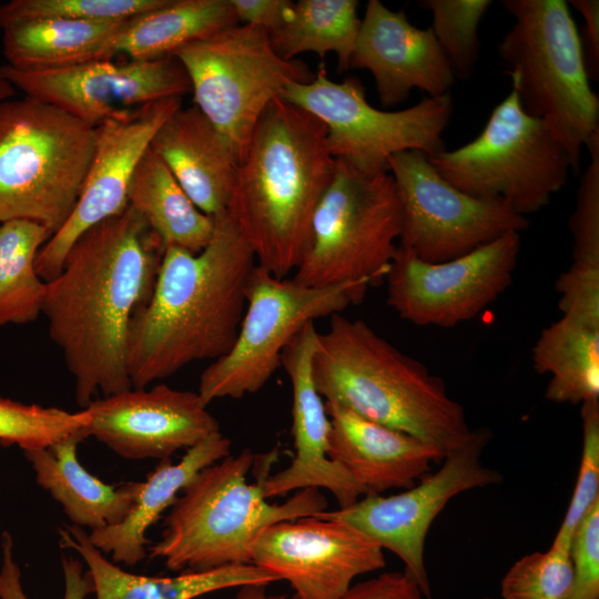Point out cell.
<instances>
[{"label": "cell", "mask_w": 599, "mask_h": 599, "mask_svg": "<svg viewBox=\"0 0 599 599\" xmlns=\"http://www.w3.org/2000/svg\"><path fill=\"white\" fill-rule=\"evenodd\" d=\"M165 248L132 206L82 233L47 282L42 314L74 379L77 403L132 388L128 339L151 298Z\"/></svg>", "instance_id": "cell-1"}, {"label": "cell", "mask_w": 599, "mask_h": 599, "mask_svg": "<svg viewBox=\"0 0 599 599\" xmlns=\"http://www.w3.org/2000/svg\"><path fill=\"white\" fill-rule=\"evenodd\" d=\"M213 219L212 237L201 252L165 250L153 294L131 321L126 363L132 388H145L197 361L213 362L235 342L256 261L226 211Z\"/></svg>", "instance_id": "cell-2"}, {"label": "cell", "mask_w": 599, "mask_h": 599, "mask_svg": "<svg viewBox=\"0 0 599 599\" xmlns=\"http://www.w3.org/2000/svg\"><path fill=\"white\" fill-rule=\"evenodd\" d=\"M336 160L325 124L283 98L254 128L226 209L256 264L278 278L295 272Z\"/></svg>", "instance_id": "cell-3"}, {"label": "cell", "mask_w": 599, "mask_h": 599, "mask_svg": "<svg viewBox=\"0 0 599 599\" xmlns=\"http://www.w3.org/2000/svg\"><path fill=\"white\" fill-rule=\"evenodd\" d=\"M313 376L325 402L412 435L443 457L475 434L444 380L362 319L331 316L318 333Z\"/></svg>", "instance_id": "cell-4"}, {"label": "cell", "mask_w": 599, "mask_h": 599, "mask_svg": "<svg viewBox=\"0 0 599 599\" xmlns=\"http://www.w3.org/2000/svg\"><path fill=\"white\" fill-rule=\"evenodd\" d=\"M254 458L243 449L202 469L170 508L150 557L179 572L252 564V546L265 528L326 510L327 501L315 488L302 489L283 504L268 502L263 480L247 481Z\"/></svg>", "instance_id": "cell-5"}, {"label": "cell", "mask_w": 599, "mask_h": 599, "mask_svg": "<svg viewBox=\"0 0 599 599\" xmlns=\"http://www.w3.org/2000/svg\"><path fill=\"white\" fill-rule=\"evenodd\" d=\"M514 24L498 43L512 91L566 149L572 172L599 139V98L590 87L580 33L564 0H502Z\"/></svg>", "instance_id": "cell-6"}, {"label": "cell", "mask_w": 599, "mask_h": 599, "mask_svg": "<svg viewBox=\"0 0 599 599\" xmlns=\"http://www.w3.org/2000/svg\"><path fill=\"white\" fill-rule=\"evenodd\" d=\"M95 145V126L41 100L0 103V223L28 220L53 235L72 213Z\"/></svg>", "instance_id": "cell-7"}, {"label": "cell", "mask_w": 599, "mask_h": 599, "mask_svg": "<svg viewBox=\"0 0 599 599\" xmlns=\"http://www.w3.org/2000/svg\"><path fill=\"white\" fill-rule=\"evenodd\" d=\"M403 211L392 174L336 160L293 280L306 286L384 281L398 250Z\"/></svg>", "instance_id": "cell-8"}, {"label": "cell", "mask_w": 599, "mask_h": 599, "mask_svg": "<svg viewBox=\"0 0 599 599\" xmlns=\"http://www.w3.org/2000/svg\"><path fill=\"white\" fill-rule=\"evenodd\" d=\"M428 159L458 190L501 202L525 217L548 205L572 171L561 142L542 120L525 112L512 90L474 140Z\"/></svg>", "instance_id": "cell-9"}, {"label": "cell", "mask_w": 599, "mask_h": 599, "mask_svg": "<svg viewBox=\"0 0 599 599\" xmlns=\"http://www.w3.org/2000/svg\"><path fill=\"white\" fill-rule=\"evenodd\" d=\"M173 55L185 69L194 105L232 144L241 162L268 104L292 83H308L307 64L285 60L264 29L235 24L195 40Z\"/></svg>", "instance_id": "cell-10"}, {"label": "cell", "mask_w": 599, "mask_h": 599, "mask_svg": "<svg viewBox=\"0 0 599 599\" xmlns=\"http://www.w3.org/2000/svg\"><path fill=\"white\" fill-rule=\"evenodd\" d=\"M369 286L366 282L306 286L293 278H278L256 264L233 346L201 374L197 394L203 403L238 399L260 390L281 366L285 347L306 324L362 302Z\"/></svg>", "instance_id": "cell-11"}, {"label": "cell", "mask_w": 599, "mask_h": 599, "mask_svg": "<svg viewBox=\"0 0 599 599\" xmlns=\"http://www.w3.org/2000/svg\"><path fill=\"white\" fill-rule=\"evenodd\" d=\"M282 98L325 124L335 160L367 174L388 171V159L399 152L430 156L446 150L443 134L454 110L450 93L425 97L400 111L376 109L357 78L334 82L323 63L311 82L290 84Z\"/></svg>", "instance_id": "cell-12"}, {"label": "cell", "mask_w": 599, "mask_h": 599, "mask_svg": "<svg viewBox=\"0 0 599 599\" xmlns=\"http://www.w3.org/2000/svg\"><path fill=\"white\" fill-rule=\"evenodd\" d=\"M388 172L403 211L398 246L422 261L446 262L529 225L501 202L469 195L448 183L424 152L392 155Z\"/></svg>", "instance_id": "cell-13"}, {"label": "cell", "mask_w": 599, "mask_h": 599, "mask_svg": "<svg viewBox=\"0 0 599 599\" xmlns=\"http://www.w3.org/2000/svg\"><path fill=\"white\" fill-rule=\"evenodd\" d=\"M490 438L477 428L471 439L443 458L441 467L423 476L413 487L392 495H367L353 505L313 516L338 520L356 528L383 549L394 552L405 572L430 598L425 565L428 530L447 502L460 493L498 484L502 476L486 466L481 456Z\"/></svg>", "instance_id": "cell-14"}, {"label": "cell", "mask_w": 599, "mask_h": 599, "mask_svg": "<svg viewBox=\"0 0 599 599\" xmlns=\"http://www.w3.org/2000/svg\"><path fill=\"white\" fill-rule=\"evenodd\" d=\"M519 252L518 232L440 263L422 261L398 246L385 277L387 303L415 325L454 327L475 318L506 291Z\"/></svg>", "instance_id": "cell-15"}, {"label": "cell", "mask_w": 599, "mask_h": 599, "mask_svg": "<svg viewBox=\"0 0 599 599\" xmlns=\"http://www.w3.org/2000/svg\"><path fill=\"white\" fill-rule=\"evenodd\" d=\"M2 72L26 97L51 103L92 126L191 93L187 73L174 55L121 63L93 60L33 71L4 64Z\"/></svg>", "instance_id": "cell-16"}, {"label": "cell", "mask_w": 599, "mask_h": 599, "mask_svg": "<svg viewBox=\"0 0 599 599\" xmlns=\"http://www.w3.org/2000/svg\"><path fill=\"white\" fill-rule=\"evenodd\" d=\"M251 562L290 583L296 599H338L385 567L383 548L348 524L316 516L278 521L252 546Z\"/></svg>", "instance_id": "cell-17"}, {"label": "cell", "mask_w": 599, "mask_h": 599, "mask_svg": "<svg viewBox=\"0 0 599 599\" xmlns=\"http://www.w3.org/2000/svg\"><path fill=\"white\" fill-rule=\"evenodd\" d=\"M181 106L182 98H169L95 126L94 152L78 202L35 260L37 273L44 282L61 272L68 251L82 233L126 207L139 162L159 128Z\"/></svg>", "instance_id": "cell-18"}, {"label": "cell", "mask_w": 599, "mask_h": 599, "mask_svg": "<svg viewBox=\"0 0 599 599\" xmlns=\"http://www.w3.org/2000/svg\"><path fill=\"white\" fill-rule=\"evenodd\" d=\"M206 407L197 392L131 388L93 399L84 432L123 458L162 460L220 432Z\"/></svg>", "instance_id": "cell-19"}, {"label": "cell", "mask_w": 599, "mask_h": 599, "mask_svg": "<svg viewBox=\"0 0 599 599\" xmlns=\"http://www.w3.org/2000/svg\"><path fill=\"white\" fill-rule=\"evenodd\" d=\"M317 342L318 331L314 322H309L282 353L281 366L288 375L293 392L295 456L285 469L266 476L262 488L266 499L297 489L324 488L335 497L338 508H345L366 493L341 464L328 457L331 420L313 376Z\"/></svg>", "instance_id": "cell-20"}, {"label": "cell", "mask_w": 599, "mask_h": 599, "mask_svg": "<svg viewBox=\"0 0 599 599\" xmlns=\"http://www.w3.org/2000/svg\"><path fill=\"white\" fill-rule=\"evenodd\" d=\"M349 68L366 69L380 103L392 106L418 89L428 97L449 94L455 77L430 28L413 26L405 12L369 0Z\"/></svg>", "instance_id": "cell-21"}, {"label": "cell", "mask_w": 599, "mask_h": 599, "mask_svg": "<svg viewBox=\"0 0 599 599\" xmlns=\"http://www.w3.org/2000/svg\"><path fill=\"white\" fill-rule=\"evenodd\" d=\"M331 420L328 457L367 495L413 487L443 456L420 439L325 402Z\"/></svg>", "instance_id": "cell-22"}, {"label": "cell", "mask_w": 599, "mask_h": 599, "mask_svg": "<svg viewBox=\"0 0 599 599\" xmlns=\"http://www.w3.org/2000/svg\"><path fill=\"white\" fill-rule=\"evenodd\" d=\"M150 149L203 213L214 217L226 211L238 158L195 105L172 113L154 134Z\"/></svg>", "instance_id": "cell-23"}, {"label": "cell", "mask_w": 599, "mask_h": 599, "mask_svg": "<svg viewBox=\"0 0 599 599\" xmlns=\"http://www.w3.org/2000/svg\"><path fill=\"white\" fill-rule=\"evenodd\" d=\"M59 535L61 547L75 550L85 562L95 599H195L222 589L278 581L253 564L183 571L172 577L134 575L108 560L81 527L65 526Z\"/></svg>", "instance_id": "cell-24"}, {"label": "cell", "mask_w": 599, "mask_h": 599, "mask_svg": "<svg viewBox=\"0 0 599 599\" xmlns=\"http://www.w3.org/2000/svg\"><path fill=\"white\" fill-rule=\"evenodd\" d=\"M231 440L216 432L186 449L179 463L162 459L144 481L139 483L131 510L118 525L91 530L89 539L114 562L134 566L146 556V532L183 489L205 467L230 455Z\"/></svg>", "instance_id": "cell-25"}, {"label": "cell", "mask_w": 599, "mask_h": 599, "mask_svg": "<svg viewBox=\"0 0 599 599\" xmlns=\"http://www.w3.org/2000/svg\"><path fill=\"white\" fill-rule=\"evenodd\" d=\"M85 438L83 429L49 447L22 451L37 483L62 506L72 524L97 530L124 520L140 481L114 486L90 474L78 458V445Z\"/></svg>", "instance_id": "cell-26"}, {"label": "cell", "mask_w": 599, "mask_h": 599, "mask_svg": "<svg viewBox=\"0 0 599 599\" xmlns=\"http://www.w3.org/2000/svg\"><path fill=\"white\" fill-rule=\"evenodd\" d=\"M235 24L238 22L230 0H167L160 8L124 20L93 60H111L119 54L128 60H155Z\"/></svg>", "instance_id": "cell-27"}, {"label": "cell", "mask_w": 599, "mask_h": 599, "mask_svg": "<svg viewBox=\"0 0 599 599\" xmlns=\"http://www.w3.org/2000/svg\"><path fill=\"white\" fill-rule=\"evenodd\" d=\"M128 205L141 214L165 250L177 247L196 254L212 237L214 219L192 202L150 148L132 175Z\"/></svg>", "instance_id": "cell-28"}, {"label": "cell", "mask_w": 599, "mask_h": 599, "mask_svg": "<svg viewBox=\"0 0 599 599\" xmlns=\"http://www.w3.org/2000/svg\"><path fill=\"white\" fill-rule=\"evenodd\" d=\"M531 359L537 373L550 375L548 400H599V327L562 315L541 331Z\"/></svg>", "instance_id": "cell-29"}, {"label": "cell", "mask_w": 599, "mask_h": 599, "mask_svg": "<svg viewBox=\"0 0 599 599\" xmlns=\"http://www.w3.org/2000/svg\"><path fill=\"white\" fill-rule=\"evenodd\" d=\"M123 22L65 19L18 22L2 29V51L8 65L24 71L88 62Z\"/></svg>", "instance_id": "cell-30"}, {"label": "cell", "mask_w": 599, "mask_h": 599, "mask_svg": "<svg viewBox=\"0 0 599 599\" xmlns=\"http://www.w3.org/2000/svg\"><path fill=\"white\" fill-rule=\"evenodd\" d=\"M356 0H298L292 4L282 23L268 32L275 52L294 60L304 52L336 53L338 70L349 68L361 27Z\"/></svg>", "instance_id": "cell-31"}, {"label": "cell", "mask_w": 599, "mask_h": 599, "mask_svg": "<svg viewBox=\"0 0 599 599\" xmlns=\"http://www.w3.org/2000/svg\"><path fill=\"white\" fill-rule=\"evenodd\" d=\"M51 236L37 222L0 223V327L31 323L42 313L47 282L37 273L35 260Z\"/></svg>", "instance_id": "cell-32"}, {"label": "cell", "mask_w": 599, "mask_h": 599, "mask_svg": "<svg viewBox=\"0 0 599 599\" xmlns=\"http://www.w3.org/2000/svg\"><path fill=\"white\" fill-rule=\"evenodd\" d=\"M490 0H424L419 6L432 12L430 30L455 78L466 80L479 60V23Z\"/></svg>", "instance_id": "cell-33"}, {"label": "cell", "mask_w": 599, "mask_h": 599, "mask_svg": "<svg viewBox=\"0 0 599 599\" xmlns=\"http://www.w3.org/2000/svg\"><path fill=\"white\" fill-rule=\"evenodd\" d=\"M87 409L70 413L57 407L23 404L0 397V443L22 450L49 447L87 428Z\"/></svg>", "instance_id": "cell-34"}, {"label": "cell", "mask_w": 599, "mask_h": 599, "mask_svg": "<svg viewBox=\"0 0 599 599\" xmlns=\"http://www.w3.org/2000/svg\"><path fill=\"white\" fill-rule=\"evenodd\" d=\"M167 0H11L0 4V30L37 19L120 21L151 11Z\"/></svg>", "instance_id": "cell-35"}, {"label": "cell", "mask_w": 599, "mask_h": 599, "mask_svg": "<svg viewBox=\"0 0 599 599\" xmlns=\"http://www.w3.org/2000/svg\"><path fill=\"white\" fill-rule=\"evenodd\" d=\"M572 582L570 548L552 542L521 557L501 580L504 599H566Z\"/></svg>", "instance_id": "cell-36"}, {"label": "cell", "mask_w": 599, "mask_h": 599, "mask_svg": "<svg viewBox=\"0 0 599 599\" xmlns=\"http://www.w3.org/2000/svg\"><path fill=\"white\" fill-rule=\"evenodd\" d=\"M582 453L576 486L552 542L571 547L577 526L599 499V400L581 404Z\"/></svg>", "instance_id": "cell-37"}, {"label": "cell", "mask_w": 599, "mask_h": 599, "mask_svg": "<svg viewBox=\"0 0 599 599\" xmlns=\"http://www.w3.org/2000/svg\"><path fill=\"white\" fill-rule=\"evenodd\" d=\"M587 150L590 163L581 175L568 224L573 238L572 264L599 267V139Z\"/></svg>", "instance_id": "cell-38"}, {"label": "cell", "mask_w": 599, "mask_h": 599, "mask_svg": "<svg viewBox=\"0 0 599 599\" xmlns=\"http://www.w3.org/2000/svg\"><path fill=\"white\" fill-rule=\"evenodd\" d=\"M570 555L572 582L566 599H599V499L577 526Z\"/></svg>", "instance_id": "cell-39"}, {"label": "cell", "mask_w": 599, "mask_h": 599, "mask_svg": "<svg viewBox=\"0 0 599 599\" xmlns=\"http://www.w3.org/2000/svg\"><path fill=\"white\" fill-rule=\"evenodd\" d=\"M564 316L599 327V267L571 264L556 281Z\"/></svg>", "instance_id": "cell-40"}, {"label": "cell", "mask_w": 599, "mask_h": 599, "mask_svg": "<svg viewBox=\"0 0 599 599\" xmlns=\"http://www.w3.org/2000/svg\"><path fill=\"white\" fill-rule=\"evenodd\" d=\"M1 549L0 599H28L21 582V571L13 558V540L7 531L2 534ZM61 564L64 581L62 599H87L93 593L91 578L79 559L63 557Z\"/></svg>", "instance_id": "cell-41"}, {"label": "cell", "mask_w": 599, "mask_h": 599, "mask_svg": "<svg viewBox=\"0 0 599 599\" xmlns=\"http://www.w3.org/2000/svg\"><path fill=\"white\" fill-rule=\"evenodd\" d=\"M338 599H424V593L405 571H393L352 585Z\"/></svg>", "instance_id": "cell-42"}, {"label": "cell", "mask_w": 599, "mask_h": 599, "mask_svg": "<svg viewBox=\"0 0 599 599\" xmlns=\"http://www.w3.org/2000/svg\"><path fill=\"white\" fill-rule=\"evenodd\" d=\"M236 20L266 30L276 29L284 20L292 1L290 0H230Z\"/></svg>", "instance_id": "cell-43"}, {"label": "cell", "mask_w": 599, "mask_h": 599, "mask_svg": "<svg viewBox=\"0 0 599 599\" xmlns=\"http://www.w3.org/2000/svg\"><path fill=\"white\" fill-rule=\"evenodd\" d=\"M582 17L585 26L580 35L588 77L592 81L599 79V1H568Z\"/></svg>", "instance_id": "cell-44"}, {"label": "cell", "mask_w": 599, "mask_h": 599, "mask_svg": "<svg viewBox=\"0 0 599 599\" xmlns=\"http://www.w3.org/2000/svg\"><path fill=\"white\" fill-rule=\"evenodd\" d=\"M235 599H296L294 595L271 593L267 585H246L238 588Z\"/></svg>", "instance_id": "cell-45"}, {"label": "cell", "mask_w": 599, "mask_h": 599, "mask_svg": "<svg viewBox=\"0 0 599 599\" xmlns=\"http://www.w3.org/2000/svg\"><path fill=\"white\" fill-rule=\"evenodd\" d=\"M16 93V88L4 77L2 65L0 64V103L11 99Z\"/></svg>", "instance_id": "cell-46"}, {"label": "cell", "mask_w": 599, "mask_h": 599, "mask_svg": "<svg viewBox=\"0 0 599 599\" xmlns=\"http://www.w3.org/2000/svg\"><path fill=\"white\" fill-rule=\"evenodd\" d=\"M485 599H493V598H485Z\"/></svg>", "instance_id": "cell-47"}]
</instances>
